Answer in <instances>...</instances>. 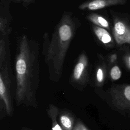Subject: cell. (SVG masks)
I'll return each instance as SVG.
<instances>
[{
	"label": "cell",
	"instance_id": "cell-16",
	"mask_svg": "<svg viewBox=\"0 0 130 130\" xmlns=\"http://www.w3.org/2000/svg\"><path fill=\"white\" fill-rule=\"evenodd\" d=\"M73 130H89L80 120H77L75 124Z\"/></svg>",
	"mask_w": 130,
	"mask_h": 130
},
{
	"label": "cell",
	"instance_id": "cell-10",
	"mask_svg": "<svg viewBox=\"0 0 130 130\" xmlns=\"http://www.w3.org/2000/svg\"><path fill=\"white\" fill-rule=\"evenodd\" d=\"M90 28L98 42L105 48H111L114 46L113 38L109 31L105 28L91 24Z\"/></svg>",
	"mask_w": 130,
	"mask_h": 130
},
{
	"label": "cell",
	"instance_id": "cell-19",
	"mask_svg": "<svg viewBox=\"0 0 130 130\" xmlns=\"http://www.w3.org/2000/svg\"><path fill=\"white\" fill-rule=\"evenodd\" d=\"M21 130H34L32 129H31L30 128H27V127H22Z\"/></svg>",
	"mask_w": 130,
	"mask_h": 130
},
{
	"label": "cell",
	"instance_id": "cell-17",
	"mask_svg": "<svg viewBox=\"0 0 130 130\" xmlns=\"http://www.w3.org/2000/svg\"><path fill=\"white\" fill-rule=\"evenodd\" d=\"M117 59V55L116 53L111 54L108 58V61L110 64H113L115 63Z\"/></svg>",
	"mask_w": 130,
	"mask_h": 130
},
{
	"label": "cell",
	"instance_id": "cell-7",
	"mask_svg": "<svg viewBox=\"0 0 130 130\" xmlns=\"http://www.w3.org/2000/svg\"><path fill=\"white\" fill-rule=\"evenodd\" d=\"M108 75V66L104 56L98 53L97 59L92 68V82L93 86L100 88L105 84Z\"/></svg>",
	"mask_w": 130,
	"mask_h": 130
},
{
	"label": "cell",
	"instance_id": "cell-15",
	"mask_svg": "<svg viewBox=\"0 0 130 130\" xmlns=\"http://www.w3.org/2000/svg\"><path fill=\"white\" fill-rule=\"evenodd\" d=\"M15 3L21 4L24 8H28L31 4L34 3L37 0H10Z\"/></svg>",
	"mask_w": 130,
	"mask_h": 130
},
{
	"label": "cell",
	"instance_id": "cell-9",
	"mask_svg": "<svg viewBox=\"0 0 130 130\" xmlns=\"http://www.w3.org/2000/svg\"><path fill=\"white\" fill-rule=\"evenodd\" d=\"M125 3L126 0H86L81 3L78 8L83 11H96Z\"/></svg>",
	"mask_w": 130,
	"mask_h": 130
},
{
	"label": "cell",
	"instance_id": "cell-1",
	"mask_svg": "<svg viewBox=\"0 0 130 130\" xmlns=\"http://www.w3.org/2000/svg\"><path fill=\"white\" fill-rule=\"evenodd\" d=\"M17 106L37 108L40 67L38 43L26 35L18 39L15 55Z\"/></svg>",
	"mask_w": 130,
	"mask_h": 130
},
{
	"label": "cell",
	"instance_id": "cell-8",
	"mask_svg": "<svg viewBox=\"0 0 130 130\" xmlns=\"http://www.w3.org/2000/svg\"><path fill=\"white\" fill-rule=\"evenodd\" d=\"M10 0H1L0 2V35L5 36L9 35L12 28L11 24L12 16L9 10Z\"/></svg>",
	"mask_w": 130,
	"mask_h": 130
},
{
	"label": "cell",
	"instance_id": "cell-3",
	"mask_svg": "<svg viewBox=\"0 0 130 130\" xmlns=\"http://www.w3.org/2000/svg\"><path fill=\"white\" fill-rule=\"evenodd\" d=\"M12 70L10 58L0 63V103L1 111L4 109L6 114L11 116L14 112L11 95Z\"/></svg>",
	"mask_w": 130,
	"mask_h": 130
},
{
	"label": "cell",
	"instance_id": "cell-2",
	"mask_svg": "<svg viewBox=\"0 0 130 130\" xmlns=\"http://www.w3.org/2000/svg\"><path fill=\"white\" fill-rule=\"evenodd\" d=\"M81 25L79 19L72 12L64 11L51 37L47 32L44 34L42 54L52 81L60 79L67 53Z\"/></svg>",
	"mask_w": 130,
	"mask_h": 130
},
{
	"label": "cell",
	"instance_id": "cell-14",
	"mask_svg": "<svg viewBox=\"0 0 130 130\" xmlns=\"http://www.w3.org/2000/svg\"><path fill=\"white\" fill-rule=\"evenodd\" d=\"M109 76L111 79L113 81H116L120 78L121 76V71L117 65H114L110 69Z\"/></svg>",
	"mask_w": 130,
	"mask_h": 130
},
{
	"label": "cell",
	"instance_id": "cell-13",
	"mask_svg": "<svg viewBox=\"0 0 130 130\" xmlns=\"http://www.w3.org/2000/svg\"><path fill=\"white\" fill-rule=\"evenodd\" d=\"M59 109L53 104H50L47 109V114L51 121L52 130H63L58 121Z\"/></svg>",
	"mask_w": 130,
	"mask_h": 130
},
{
	"label": "cell",
	"instance_id": "cell-18",
	"mask_svg": "<svg viewBox=\"0 0 130 130\" xmlns=\"http://www.w3.org/2000/svg\"><path fill=\"white\" fill-rule=\"evenodd\" d=\"M124 60L127 68L130 70V54H128L124 56Z\"/></svg>",
	"mask_w": 130,
	"mask_h": 130
},
{
	"label": "cell",
	"instance_id": "cell-12",
	"mask_svg": "<svg viewBox=\"0 0 130 130\" xmlns=\"http://www.w3.org/2000/svg\"><path fill=\"white\" fill-rule=\"evenodd\" d=\"M86 19L92 24L105 28L108 31L111 30L109 21L102 15L97 13H90L86 16Z\"/></svg>",
	"mask_w": 130,
	"mask_h": 130
},
{
	"label": "cell",
	"instance_id": "cell-11",
	"mask_svg": "<svg viewBox=\"0 0 130 130\" xmlns=\"http://www.w3.org/2000/svg\"><path fill=\"white\" fill-rule=\"evenodd\" d=\"M58 121L63 130H73L75 124L73 114L65 110L59 109Z\"/></svg>",
	"mask_w": 130,
	"mask_h": 130
},
{
	"label": "cell",
	"instance_id": "cell-4",
	"mask_svg": "<svg viewBox=\"0 0 130 130\" xmlns=\"http://www.w3.org/2000/svg\"><path fill=\"white\" fill-rule=\"evenodd\" d=\"M92 67L86 53L79 54L73 68L70 83L76 88L82 90L89 83Z\"/></svg>",
	"mask_w": 130,
	"mask_h": 130
},
{
	"label": "cell",
	"instance_id": "cell-6",
	"mask_svg": "<svg viewBox=\"0 0 130 130\" xmlns=\"http://www.w3.org/2000/svg\"><path fill=\"white\" fill-rule=\"evenodd\" d=\"M112 14L113 20L112 34L115 41L118 45H130V25L115 14Z\"/></svg>",
	"mask_w": 130,
	"mask_h": 130
},
{
	"label": "cell",
	"instance_id": "cell-5",
	"mask_svg": "<svg viewBox=\"0 0 130 130\" xmlns=\"http://www.w3.org/2000/svg\"><path fill=\"white\" fill-rule=\"evenodd\" d=\"M108 91L112 104L116 108L130 110V84L113 85Z\"/></svg>",
	"mask_w": 130,
	"mask_h": 130
}]
</instances>
